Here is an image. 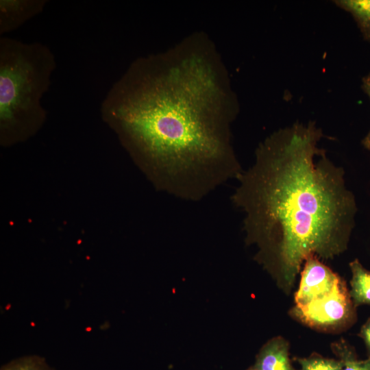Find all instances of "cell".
Instances as JSON below:
<instances>
[{
  "instance_id": "15",
  "label": "cell",
  "mask_w": 370,
  "mask_h": 370,
  "mask_svg": "<svg viewBox=\"0 0 370 370\" xmlns=\"http://www.w3.org/2000/svg\"><path fill=\"white\" fill-rule=\"evenodd\" d=\"M247 370H256V369L252 366V367H249Z\"/></svg>"
},
{
  "instance_id": "14",
  "label": "cell",
  "mask_w": 370,
  "mask_h": 370,
  "mask_svg": "<svg viewBox=\"0 0 370 370\" xmlns=\"http://www.w3.org/2000/svg\"><path fill=\"white\" fill-rule=\"evenodd\" d=\"M358 336L363 339L367 353L370 356V317L362 325Z\"/></svg>"
},
{
  "instance_id": "5",
  "label": "cell",
  "mask_w": 370,
  "mask_h": 370,
  "mask_svg": "<svg viewBox=\"0 0 370 370\" xmlns=\"http://www.w3.org/2000/svg\"><path fill=\"white\" fill-rule=\"evenodd\" d=\"M299 288L295 295L296 306H302L330 293L341 278L317 256L304 261Z\"/></svg>"
},
{
  "instance_id": "9",
  "label": "cell",
  "mask_w": 370,
  "mask_h": 370,
  "mask_svg": "<svg viewBox=\"0 0 370 370\" xmlns=\"http://www.w3.org/2000/svg\"><path fill=\"white\" fill-rule=\"evenodd\" d=\"M333 2L352 16L363 39L370 42V0H334Z\"/></svg>"
},
{
  "instance_id": "1",
  "label": "cell",
  "mask_w": 370,
  "mask_h": 370,
  "mask_svg": "<svg viewBox=\"0 0 370 370\" xmlns=\"http://www.w3.org/2000/svg\"><path fill=\"white\" fill-rule=\"evenodd\" d=\"M323 136L312 121L274 132L231 197L243 214L247 242L257 245L260 261L290 286L308 257L344 252L355 226V196L344 169L319 147Z\"/></svg>"
},
{
  "instance_id": "13",
  "label": "cell",
  "mask_w": 370,
  "mask_h": 370,
  "mask_svg": "<svg viewBox=\"0 0 370 370\" xmlns=\"http://www.w3.org/2000/svg\"><path fill=\"white\" fill-rule=\"evenodd\" d=\"M361 88L370 99V72L362 78ZM361 144L365 149L370 150V129L362 139Z\"/></svg>"
},
{
  "instance_id": "3",
  "label": "cell",
  "mask_w": 370,
  "mask_h": 370,
  "mask_svg": "<svg viewBox=\"0 0 370 370\" xmlns=\"http://www.w3.org/2000/svg\"><path fill=\"white\" fill-rule=\"evenodd\" d=\"M56 67L54 53L39 42L0 37V123L3 130L38 124L46 114L41 100Z\"/></svg>"
},
{
  "instance_id": "11",
  "label": "cell",
  "mask_w": 370,
  "mask_h": 370,
  "mask_svg": "<svg viewBox=\"0 0 370 370\" xmlns=\"http://www.w3.org/2000/svg\"><path fill=\"white\" fill-rule=\"evenodd\" d=\"M301 370H342L343 363L338 360L327 358L319 355L298 358Z\"/></svg>"
},
{
  "instance_id": "12",
  "label": "cell",
  "mask_w": 370,
  "mask_h": 370,
  "mask_svg": "<svg viewBox=\"0 0 370 370\" xmlns=\"http://www.w3.org/2000/svg\"><path fill=\"white\" fill-rule=\"evenodd\" d=\"M1 370H51L45 360L32 356L18 358L3 365Z\"/></svg>"
},
{
  "instance_id": "7",
  "label": "cell",
  "mask_w": 370,
  "mask_h": 370,
  "mask_svg": "<svg viewBox=\"0 0 370 370\" xmlns=\"http://www.w3.org/2000/svg\"><path fill=\"white\" fill-rule=\"evenodd\" d=\"M256 370H295L288 357V343L278 336L269 341L257 355Z\"/></svg>"
},
{
  "instance_id": "2",
  "label": "cell",
  "mask_w": 370,
  "mask_h": 370,
  "mask_svg": "<svg viewBox=\"0 0 370 370\" xmlns=\"http://www.w3.org/2000/svg\"><path fill=\"white\" fill-rule=\"evenodd\" d=\"M186 60L167 71L141 58L107 92L103 118L148 162L156 185L197 201L243 171L230 144L231 114L219 106L210 70Z\"/></svg>"
},
{
  "instance_id": "6",
  "label": "cell",
  "mask_w": 370,
  "mask_h": 370,
  "mask_svg": "<svg viewBox=\"0 0 370 370\" xmlns=\"http://www.w3.org/2000/svg\"><path fill=\"white\" fill-rule=\"evenodd\" d=\"M46 0H1L0 35L15 31L27 21L40 14Z\"/></svg>"
},
{
  "instance_id": "8",
  "label": "cell",
  "mask_w": 370,
  "mask_h": 370,
  "mask_svg": "<svg viewBox=\"0 0 370 370\" xmlns=\"http://www.w3.org/2000/svg\"><path fill=\"white\" fill-rule=\"evenodd\" d=\"M349 264L352 274L349 293L354 306L370 305V271L366 269L357 258Z\"/></svg>"
},
{
  "instance_id": "10",
  "label": "cell",
  "mask_w": 370,
  "mask_h": 370,
  "mask_svg": "<svg viewBox=\"0 0 370 370\" xmlns=\"http://www.w3.org/2000/svg\"><path fill=\"white\" fill-rule=\"evenodd\" d=\"M332 350L343 363L342 370H370V356L358 360L354 350L345 341L332 345Z\"/></svg>"
},
{
  "instance_id": "4",
  "label": "cell",
  "mask_w": 370,
  "mask_h": 370,
  "mask_svg": "<svg viewBox=\"0 0 370 370\" xmlns=\"http://www.w3.org/2000/svg\"><path fill=\"white\" fill-rule=\"evenodd\" d=\"M355 308L346 284L341 278L330 293L305 306H295L291 312L310 327L329 329L353 323Z\"/></svg>"
}]
</instances>
